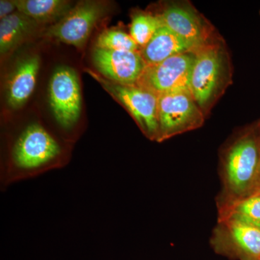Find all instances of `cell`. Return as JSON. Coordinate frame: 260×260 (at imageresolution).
Here are the masks:
<instances>
[{"label": "cell", "mask_w": 260, "mask_h": 260, "mask_svg": "<svg viewBox=\"0 0 260 260\" xmlns=\"http://www.w3.org/2000/svg\"><path fill=\"white\" fill-rule=\"evenodd\" d=\"M65 154L63 145L49 130L39 123H30L11 140L0 174L1 189L62 167Z\"/></svg>", "instance_id": "cell-1"}, {"label": "cell", "mask_w": 260, "mask_h": 260, "mask_svg": "<svg viewBox=\"0 0 260 260\" xmlns=\"http://www.w3.org/2000/svg\"><path fill=\"white\" fill-rule=\"evenodd\" d=\"M230 79L229 59L221 46L208 42L195 51L189 90L204 114L223 93Z\"/></svg>", "instance_id": "cell-2"}, {"label": "cell", "mask_w": 260, "mask_h": 260, "mask_svg": "<svg viewBox=\"0 0 260 260\" xmlns=\"http://www.w3.org/2000/svg\"><path fill=\"white\" fill-rule=\"evenodd\" d=\"M87 72L125 108L147 138L158 141V97L156 95L138 85H120L107 80L92 70Z\"/></svg>", "instance_id": "cell-3"}, {"label": "cell", "mask_w": 260, "mask_h": 260, "mask_svg": "<svg viewBox=\"0 0 260 260\" xmlns=\"http://www.w3.org/2000/svg\"><path fill=\"white\" fill-rule=\"evenodd\" d=\"M204 116L190 90L160 95L158 102V142L200 127L204 121Z\"/></svg>", "instance_id": "cell-4"}, {"label": "cell", "mask_w": 260, "mask_h": 260, "mask_svg": "<svg viewBox=\"0 0 260 260\" xmlns=\"http://www.w3.org/2000/svg\"><path fill=\"white\" fill-rule=\"evenodd\" d=\"M49 102L57 125L71 133L79 121L81 93L77 72L68 66L56 68L49 87Z\"/></svg>", "instance_id": "cell-5"}, {"label": "cell", "mask_w": 260, "mask_h": 260, "mask_svg": "<svg viewBox=\"0 0 260 260\" xmlns=\"http://www.w3.org/2000/svg\"><path fill=\"white\" fill-rule=\"evenodd\" d=\"M194 52L172 56L155 64H147L136 85L157 96L162 94L189 90Z\"/></svg>", "instance_id": "cell-6"}, {"label": "cell", "mask_w": 260, "mask_h": 260, "mask_svg": "<svg viewBox=\"0 0 260 260\" xmlns=\"http://www.w3.org/2000/svg\"><path fill=\"white\" fill-rule=\"evenodd\" d=\"M107 13V5L102 2H80L61 20L49 27L46 34L47 37L80 49L86 44L95 24Z\"/></svg>", "instance_id": "cell-7"}, {"label": "cell", "mask_w": 260, "mask_h": 260, "mask_svg": "<svg viewBox=\"0 0 260 260\" xmlns=\"http://www.w3.org/2000/svg\"><path fill=\"white\" fill-rule=\"evenodd\" d=\"M260 152L256 140L245 136L237 140L228 153L225 174L229 189L242 196L250 191L259 165Z\"/></svg>", "instance_id": "cell-8"}, {"label": "cell", "mask_w": 260, "mask_h": 260, "mask_svg": "<svg viewBox=\"0 0 260 260\" xmlns=\"http://www.w3.org/2000/svg\"><path fill=\"white\" fill-rule=\"evenodd\" d=\"M92 60L102 76L124 85H136L147 66L140 51L107 50L95 47Z\"/></svg>", "instance_id": "cell-9"}, {"label": "cell", "mask_w": 260, "mask_h": 260, "mask_svg": "<svg viewBox=\"0 0 260 260\" xmlns=\"http://www.w3.org/2000/svg\"><path fill=\"white\" fill-rule=\"evenodd\" d=\"M158 16L164 26L183 39L199 47L209 42L210 27L195 10L187 5H171Z\"/></svg>", "instance_id": "cell-10"}, {"label": "cell", "mask_w": 260, "mask_h": 260, "mask_svg": "<svg viewBox=\"0 0 260 260\" xmlns=\"http://www.w3.org/2000/svg\"><path fill=\"white\" fill-rule=\"evenodd\" d=\"M40 68L39 56H30L20 61L7 84V101L12 109L23 107L35 88Z\"/></svg>", "instance_id": "cell-11"}, {"label": "cell", "mask_w": 260, "mask_h": 260, "mask_svg": "<svg viewBox=\"0 0 260 260\" xmlns=\"http://www.w3.org/2000/svg\"><path fill=\"white\" fill-rule=\"evenodd\" d=\"M200 47L162 25L140 53L147 64H155L178 54L194 52Z\"/></svg>", "instance_id": "cell-12"}, {"label": "cell", "mask_w": 260, "mask_h": 260, "mask_svg": "<svg viewBox=\"0 0 260 260\" xmlns=\"http://www.w3.org/2000/svg\"><path fill=\"white\" fill-rule=\"evenodd\" d=\"M231 235V253L243 260H260V229L235 219H225Z\"/></svg>", "instance_id": "cell-13"}, {"label": "cell", "mask_w": 260, "mask_h": 260, "mask_svg": "<svg viewBox=\"0 0 260 260\" xmlns=\"http://www.w3.org/2000/svg\"><path fill=\"white\" fill-rule=\"evenodd\" d=\"M40 24L16 11L0 21V52L2 55L14 50L37 30Z\"/></svg>", "instance_id": "cell-14"}, {"label": "cell", "mask_w": 260, "mask_h": 260, "mask_svg": "<svg viewBox=\"0 0 260 260\" xmlns=\"http://www.w3.org/2000/svg\"><path fill=\"white\" fill-rule=\"evenodd\" d=\"M17 11L30 17L38 23L59 21L71 8V3L63 0H14Z\"/></svg>", "instance_id": "cell-15"}, {"label": "cell", "mask_w": 260, "mask_h": 260, "mask_svg": "<svg viewBox=\"0 0 260 260\" xmlns=\"http://www.w3.org/2000/svg\"><path fill=\"white\" fill-rule=\"evenodd\" d=\"M240 220L260 229V194H250L229 205L225 219Z\"/></svg>", "instance_id": "cell-16"}, {"label": "cell", "mask_w": 260, "mask_h": 260, "mask_svg": "<svg viewBox=\"0 0 260 260\" xmlns=\"http://www.w3.org/2000/svg\"><path fill=\"white\" fill-rule=\"evenodd\" d=\"M162 26L161 20L158 15L138 13L132 19L129 35L138 47L143 49Z\"/></svg>", "instance_id": "cell-17"}, {"label": "cell", "mask_w": 260, "mask_h": 260, "mask_svg": "<svg viewBox=\"0 0 260 260\" xmlns=\"http://www.w3.org/2000/svg\"><path fill=\"white\" fill-rule=\"evenodd\" d=\"M95 47L112 51H139V47L129 34L116 29H108L98 37Z\"/></svg>", "instance_id": "cell-18"}, {"label": "cell", "mask_w": 260, "mask_h": 260, "mask_svg": "<svg viewBox=\"0 0 260 260\" xmlns=\"http://www.w3.org/2000/svg\"><path fill=\"white\" fill-rule=\"evenodd\" d=\"M17 11L14 0H1L0 1V18L3 19Z\"/></svg>", "instance_id": "cell-19"}, {"label": "cell", "mask_w": 260, "mask_h": 260, "mask_svg": "<svg viewBox=\"0 0 260 260\" xmlns=\"http://www.w3.org/2000/svg\"><path fill=\"white\" fill-rule=\"evenodd\" d=\"M251 194H260V159L255 179L251 189Z\"/></svg>", "instance_id": "cell-20"}]
</instances>
